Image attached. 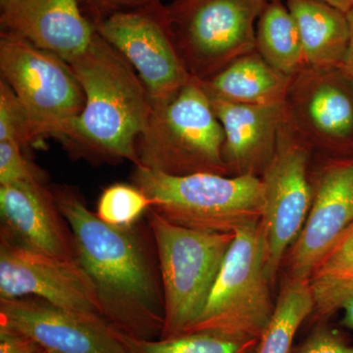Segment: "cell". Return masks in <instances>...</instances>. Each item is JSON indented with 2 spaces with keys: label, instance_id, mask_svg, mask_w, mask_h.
<instances>
[{
  "label": "cell",
  "instance_id": "cell-9",
  "mask_svg": "<svg viewBox=\"0 0 353 353\" xmlns=\"http://www.w3.org/2000/svg\"><path fill=\"white\" fill-rule=\"evenodd\" d=\"M312 150L285 120L279 132L277 146L261 178L263 209L260 221L266 241V273L275 284L288 248L303 229L313 199L308 178Z\"/></svg>",
  "mask_w": 353,
  "mask_h": 353
},
{
  "label": "cell",
  "instance_id": "cell-32",
  "mask_svg": "<svg viewBox=\"0 0 353 353\" xmlns=\"http://www.w3.org/2000/svg\"><path fill=\"white\" fill-rule=\"evenodd\" d=\"M322 1L331 4L332 6L340 9L345 13H348L353 9V0H322Z\"/></svg>",
  "mask_w": 353,
  "mask_h": 353
},
{
  "label": "cell",
  "instance_id": "cell-13",
  "mask_svg": "<svg viewBox=\"0 0 353 353\" xmlns=\"http://www.w3.org/2000/svg\"><path fill=\"white\" fill-rule=\"evenodd\" d=\"M0 328L29 336L48 353H128L102 316L34 296L0 299Z\"/></svg>",
  "mask_w": 353,
  "mask_h": 353
},
{
  "label": "cell",
  "instance_id": "cell-28",
  "mask_svg": "<svg viewBox=\"0 0 353 353\" xmlns=\"http://www.w3.org/2000/svg\"><path fill=\"white\" fill-rule=\"evenodd\" d=\"M292 353H353V347L330 330L318 328Z\"/></svg>",
  "mask_w": 353,
  "mask_h": 353
},
{
  "label": "cell",
  "instance_id": "cell-11",
  "mask_svg": "<svg viewBox=\"0 0 353 353\" xmlns=\"http://www.w3.org/2000/svg\"><path fill=\"white\" fill-rule=\"evenodd\" d=\"M284 112L311 150L353 148V82L340 68L299 70L290 79Z\"/></svg>",
  "mask_w": 353,
  "mask_h": 353
},
{
  "label": "cell",
  "instance_id": "cell-12",
  "mask_svg": "<svg viewBox=\"0 0 353 353\" xmlns=\"http://www.w3.org/2000/svg\"><path fill=\"white\" fill-rule=\"evenodd\" d=\"M24 296L101 316L94 285L78 260L37 252L0 234V299Z\"/></svg>",
  "mask_w": 353,
  "mask_h": 353
},
{
  "label": "cell",
  "instance_id": "cell-5",
  "mask_svg": "<svg viewBox=\"0 0 353 353\" xmlns=\"http://www.w3.org/2000/svg\"><path fill=\"white\" fill-rule=\"evenodd\" d=\"M163 292L159 339L185 334L201 314L234 233L199 231L173 224L148 210Z\"/></svg>",
  "mask_w": 353,
  "mask_h": 353
},
{
  "label": "cell",
  "instance_id": "cell-10",
  "mask_svg": "<svg viewBox=\"0 0 353 353\" xmlns=\"http://www.w3.org/2000/svg\"><path fill=\"white\" fill-rule=\"evenodd\" d=\"M94 25L136 70L152 106L171 101L192 80L172 36L165 4L109 14Z\"/></svg>",
  "mask_w": 353,
  "mask_h": 353
},
{
  "label": "cell",
  "instance_id": "cell-1",
  "mask_svg": "<svg viewBox=\"0 0 353 353\" xmlns=\"http://www.w3.org/2000/svg\"><path fill=\"white\" fill-rule=\"evenodd\" d=\"M52 192L73 234L76 259L94 285L102 317L134 338L159 339L164 326L162 285L134 225L106 224L69 185H57Z\"/></svg>",
  "mask_w": 353,
  "mask_h": 353
},
{
  "label": "cell",
  "instance_id": "cell-21",
  "mask_svg": "<svg viewBox=\"0 0 353 353\" xmlns=\"http://www.w3.org/2000/svg\"><path fill=\"white\" fill-rule=\"evenodd\" d=\"M308 281L317 317L341 310L353 296V226L316 265Z\"/></svg>",
  "mask_w": 353,
  "mask_h": 353
},
{
  "label": "cell",
  "instance_id": "cell-2",
  "mask_svg": "<svg viewBox=\"0 0 353 353\" xmlns=\"http://www.w3.org/2000/svg\"><path fill=\"white\" fill-rule=\"evenodd\" d=\"M68 64L85 102L62 143L90 159L139 165L137 143L153 106L136 70L97 32L88 50Z\"/></svg>",
  "mask_w": 353,
  "mask_h": 353
},
{
  "label": "cell",
  "instance_id": "cell-30",
  "mask_svg": "<svg viewBox=\"0 0 353 353\" xmlns=\"http://www.w3.org/2000/svg\"><path fill=\"white\" fill-rule=\"evenodd\" d=\"M347 14L348 24H350V41H348L345 59L340 69L353 82V9Z\"/></svg>",
  "mask_w": 353,
  "mask_h": 353
},
{
  "label": "cell",
  "instance_id": "cell-31",
  "mask_svg": "<svg viewBox=\"0 0 353 353\" xmlns=\"http://www.w3.org/2000/svg\"><path fill=\"white\" fill-rule=\"evenodd\" d=\"M341 310H343V313H345L343 324L353 333V296H350V299L343 303Z\"/></svg>",
  "mask_w": 353,
  "mask_h": 353
},
{
  "label": "cell",
  "instance_id": "cell-15",
  "mask_svg": "<svg viewBox=\"0 0 353 353\" xmlns=\"http://www.w3.org/2000/svg\"><path fill=\"white\" fill-rule=\"evenodd\" d=\"M2 31L12 32L67 63L83 54L97 30L80 0H0Z\"/></svg>",
  "mask_w": 353,
  "mask_h": 353
},
{
  "label": "cell",
  "instance_id": "cell-23",
  "mask_svg": "<svg viewBox=\"0 0 353 353\" xmlns=\"http://www.w3.org/2000/svg\"><path fill=\"white\" fill-rule=\"evenodd\" d=\"M128 353H254L259 340L236 339L211 332H194L170 339L143 340L115 329Z\"/></svg>",
  "mask_w": 353,
  "mask_h": 353
},
{
  "label": "cell",
  "instance_id": "cell-24",
  "mask_svg": "<svg viewBox=\"0 0 353 353\" xmlns=\"http://www.w3.org/2000/svg\"><path fill=\"white\" fill-rule=\"evenodd\" d=\"M150 208V199L137 185L115 183L102 192L95 214L111 226L130 228Z\"/></svg>",
  "mask_w": 353,
  "mask_h": 353
},
{
  "label": "cell",
  "instance_id": "cell-27",
  "mask_svg": "<svg viewBox=\"0 0 353 353\" xmlns=\"http://www.w3.org/2000/svg\"><path fill=\"white\" fill-rule=\"evenodd\" d=\"M83 11L94 23L120 11L134 10L162 3L161 0H80Z\"/></svg>",
  "mask_w": 353,
  "mask_h": 353
},
{
  "label": "cell",
  "instance_id": "cell-3",
  "mask_svg": "<svg viewBox=\"0 0 353 353\" xmlns=\"http://www.w3.org/2000/svg\"><path fill=\"white\" fill-rule=\"evenodd\" d=\"M132 180L150 199V209L179 226L234 233L261 221L263 188L259 176H170L138 165Z\"/></svg>",
  "mask_w": 353,
  "mask_h": 353
},
{
  "label": "cell",
  "instance_id": "cell-18",
  "mask_svg": "<svg viewBox=\"0 0 353 353\" xmlns=\"http://www.w3.org/2000/svg\"><path fill=\"white\" fill-rule=\"evenodd\" d=\"M294 17L305 66L341 68L350 41L347 14L322 0H287Z\"/></svg>",
  "mask_w": 353,
  "mask_h": 353
},
{
  "label": "cell",
  "instance_id": "cell-25",
  "mask_svg": "<svg viewBox=\"0 0 353 353\" xmlns=\"http://www.w3.org/2000/svg\"><path fill=\"white\" fill-rule=\"evenodd\" d=\"M16 141L24 150L34 143L27 111L10 85L0 79V141Z\"/></svg>",
  "mask_w": 353,
  "mask_h": 353
},
{
  "label": "cell",
  "instance_id": "cell-8",
  "mask_svg": "<svg viewBox=\"0 0 353 353\" xmlns=\"http://www.w3.org/2000/svg\"><path fill=\"white\" fill-rule=\"evenodd\" d=\"M0 74L27 111L34 143L46 138L63 141L85 102L72 67L54 53L1 31Z\"/></svg>",
  "mask_w": 353,
  "mask_h": 353
},
{
  "label": "cell",
  "instance_id": "cell-19",
  "mask_svg": "<svg viewBox=\"0 0 353 353\" xmlns=\"http://www.w3.org/2000/svg\"><path fill=\"white\" fill-rule=\"evenodd\" d=\"M290 79L255 50L201 82L208 95L223 101L245 105H284Z\"/></svg>",
  "mask_w": 353,
  "mask_h": 353
},
{
  "label": "cell",
  "instance_id": "cell-16",
  "mask_svg": "<svg viewBox=\"0 0 353 353\" xmlns=\"http://www.w3.org/2000/svg\"><path fill=\"white\" fill-rule=\"evenodd\" d=\"M0 234L26 248L77 259L73 234L52 190L41 183L0 185Z\"/></svg>",
  "mask_w": 353,
  "mask_h": 353
},
{
  "label": "cell",
  "instance_id": "cell-26",
  "mask_svg": "<svg viewBox=\"0 0 353 353\" xmlns=\"http://www.w3.org/2000/svg\"><path fill=\"white\" fill-rule=\"evenodd\" d=\"M18 182L46 183V175L28 159L19 143L0 141V185Z\"/></svg>",
  "mask_w": 353,
  "mask_h": 353
},
{
  "label": "cell",
  "instance_id": "cell-14",
  "mask_svg": "<svg viewBox=\"0 0 353 353\" xmlns=\"http://www.w3.org/2000/svg\"><path fill=\"white\" fill-rule=\"evenodd\" d=\"M352 226L353 158L332 162L316 179L310 211L290 252V278L308 280L316 265Z\"/></svg>",
  "mask_w": 353,
  "mask_h": 353
},
{
  "label": "cell",
  "instance_id": "cell-20",
  "mask_svg": "<svg viewBox=\"0 0 353 353\" xmlns=\"http://www.w3.org/2000/svg\"><path fill=\"white\" fill-rule=\"evenodd\" d=\"M256 51L274 68L292 76L305 66L294 17L281 0H268L256 24Z\"/></svg>",
  "mask_w": 353,
  "mask_h": 353
},
{
  "label": "cell",
  "instance_id": "cell-29",
  "mask_svg": "<svg viewBox=\"0 0 353 353\" xmlns=\"http://www.w3.org/2000/svg\"><path fill=\"white\" fill-rule=\"evenodd\" d=\"M0 353H48L29 336L0 328Z\"/></svg>",
  "mask_w": 353,
  "mask_h": 353
},
{
  "label": "cell",
  "instance_id": "cell-22",
  "mask_svg": "<svg viewBox=\"0 0 353 353\" xmlns=\"http://www.w3.org/2000/svg\"><path fill=\"white\" fill-rule=\"evenodd\" d=\"M313 311L314 299L309 281L290 278L281 290L254 353H292L299 327Z\"/></svg>",
  "mask_w": 353,
  "mask_h": 353
},
{
  "label": "cell",
  "instance_id": "cell-7",
  "mask_svg": "<svg viewBox=\"0 0 353 353\" xmlns=\"http://www.w3.org/2000/svg\"><path fill=\"white\" fill-rule=\"evenodd\" d=\"M268 0H172L165 15L192 78L209 80L256 50V24Z\"/></svg>",
  "mask_w": 353,
  "mask_h": 353
},
{
  "label": "cell",
  "instance_id": "cell-17",
  "mask_svg": "<svg viewBox=\"0 0 353 353\" xmlns=\"http://www.w3.org/2000/svg\"><path fill=\"white\" fill-rule=\"evenodd\" d=\"M208 97L224 130L222 155L228 175L260 178L275 153L284 105H245Z\"/></svg>",
  "mask_w": 353,
  "mask_h": 353
},
{
  "label": "cell",
  "instance_id": "cell-6",
  "mask_svg": "<svg viewBox=\"0 0 353 353\" xmlns=\"http://www.w3.org/2000/svg\"><path fill=\"white\" fill-rule=\"evenodd\" d=\"M270 285L261 225L236 230L208 303L185 334L211 332L259 340L275 308Z\"/></svg>",
  "mask_w": 353,
  "mask_h": 353
},
{
  "label": "cell",
  "instance_id": "cell-4",
  "mask_svg": "<svg viewBox=\"0 0 353 353\" xmlns=\"http://www.w3.org/2000/svg\"><path fill=\"white\" fill-rule=\"evenodd\" d=\"M224 139L208 92L192 78L171 101L153 106L137 143L139 166L170 176H229L223 161Z\"/></svg>",
  "mask_w": 353,
  "mask_h": 353
}]
</instances>
